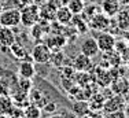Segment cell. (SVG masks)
I'll return each instance as SVG.
<instances>
[{
	"label": "cell",
	"instance_id": "cell-1",
	"mask_svg": "<svg viewBox=\"0 0 129 118\" xmlns=\"http://www.w3.org/2000/svg\"><path fill=\"white\" fill-rule=\"evenodd\" d=\"M40 21V6L39 4H27L21 10V23L25 27H32Z\"/></svg>",
	"mask_w": 129,
	"mask_h": 118
},
{
	"label": "cell",
	"instance_id": "cell-2",
	"mask_svg": "<svg viewBox=\"0 0 129 118\" xmlns=\"http://www.w3.org/2000/svg\"><path fill=\"white\" fill-rule=\"evenodd\" d=\"M21 23V10L8 8L0 12V26L17 27Z\"/></svg>",
	"mask_w": 129,
	"mask_h": 118
},
{
	"label": "cell",
	"instance_id": "cell-3",
	"mask_svg": "<svg viewBox=\"0 0 129 118\" xmlns=\"http://www.w3.org/2000/svg\"><path fill=\"white\" fill-rule=\"evenodd\" d=\"M32 61L36 62V63H40V65H45L50 62V56H51V49L47 44H36L32 49Z\"/></svg>",
	"mask_w": 129,
	"mask_h": 118
},
{
	"label": "cell",
	"instance_id": "cell-4",
	"mask_svg": "<svg viewBox=\"0 0 129 118\" xmlns=\"http://www.w3.org/2000/svg\"><path fill=\"white\" fill-rule=\"evenodd\" d=\"M115 37L110 33H100L99 36L96 37V43H98V47H99V51L103 52H111L113 49L115 48Z\"/></svg>",
	"mask_w": 129,
	"mask_h": 118
},
{
	"label": "cell",
	"instance_id": "cell-5",
	"mask_svg": "<svg viewBox=\"0 0 129 118\" xmlns=\"http://www.w3.org/2000/svg\"><path fill=\"white\" fill-rule=\"evenodd\" d=\"M124 107H125V99L121 95L110 96L103 104V110L106 114L113 113V111H118V110H124Z\"/></svg>",
	"mask_w": 129,
	"mask_h": 118
},
{
	"label": "cell",
	"instance_id": "cell-6",
	"mask_svg": "<svg viewBox=\"0 0 129 118\" xmlns=\"http://www.w3.org/2000/svg\"><path fill=\"white\" fill-rule=\"evenodd\" d=\"M73 67H74L77 71H81V73H85V71H91L93 69V62H92V58L87 56L84 54H80L74 58L73 61Z\"/></svg>",
	"mask_w": 129,
	"mask_h": 118
},
{
	"label": "cell",
	"instance_id": "cell-7",
	"mask_svg": "<svg viewBox=\"0 0 129 118\" xmlns=\"http://www.w3.org/2000/svg\"><path fill=\"white\" fill-rule=\"evenodd\" d=\"M80 51L81 54L87 55L89 58H93L99 54V47H98V43H96V39L93 37H87L84 41L81 43L80 45Z\"/></svg>",
	"mask_w": 129,
	"mask_h": 118
},
{
	"label": "cell",
	"instance_id": "cell-8",
	"mask_svg": "<svg viewBox=\"0 0 129 118\" xmlns=\"http://www.w3.org/2000/svg\"><path fill=\"white\" fill-rule=\"evenodd\" d=\"M15 40H17V37H15L13 27L0 26V45L3 48H8L10 45H13Z\"/></svg>",
	"mask_w": 129,
	"mask_h": 118
},
{
	"label": "cell",
	"instance_id": "cell-9",
	"mask_svg": "<svg viewBox=\"0 0 129 118\" xmlns=\"http://www.w3.org/2000/svg\"><path fill=\"white\" fill-rule=\"evenodd\" d=\"M36 74V69H35V65L33 62L29 61H21L19 62V66H18V76L23 77V78H33Z\"/></svg>",
	"mask_w": 129,
	"mask_h": 118
},
{
	"label": "cell",
	"instance_id": "cell-10",
	"mask_svg": "<svg viewBox=\"0 0 129 118\" xmlns=\"http://www.w3.org/2000/svg\"><path fill=\"white\" fill-rule=\"evenodd\" d=\"M55 18H56L58 23L60 25H69L73 21V12L69 10L67 6H59L56 12H55Z\"/></svg>",
	"mask_w": 129,
	"mask_h": 118
},
{
	"label": "cell",
	"instance_id": "cell-11",
	"mask_svg": "<svg viewBox=\"0 0 129 118\" xmlns=\"http://www.w3.org/2000/svg\"><path fill=\"white\" fill-rule=\"evenodd\" d=\"M119 3L117 0H103L102 2V6H100V10L104 15L107 17H114L119 12Z\"/></svg>",
	"mask_w": 129,
	"mask_h": 118
},
{
	"label": "cell",
	"instance_id": "cell-12",
	"mask_svg": "<svg viewBox=\"0 0 129 118\" xmlns=\"http://www.w3.org/2000/svg\"><path fill=\"white\" fill-rule=\"evenodd\" d=\"M109 17L102 14H95L93 17L91 18V26L96 30H106L109 27Z\"/></svg>",
	"mask_w": 129,
	"mask_h": 118
},
{
	"label": "cell",
	"instance_id": "cell-13",
	"mask_svg": "<svg viewBox=\"0 0 129 118\" xmlns=\"http://www.w3.org/2000/svg\"><path fill=\"white\" fill-rule=\"evenodd\" d=\"M89 110H91V106H89V103L85 102V100H77L72 106L73 114L77 115V117H87V114L89 113Z\"/></svg>",
	"mask_w": 129,
	"mask_h": 118
},
{
	"label": "cell",
	"instance_id": "cell-14",
	"mask_svg": "<svg viewBox=\"0 0 129 118\" xmlns=\"http://www.w3.org/2000/svg\"><path fill=\"white\" fill-rule=\"evenodd\" d=\"M45 44L50 47L51 51H54V49H60L64 44H66V37L62 36V35H52V36L48 37V41L45 43Z\"/></svg>",
	"mask_w": 129,
	"mask_h": 118
},
{
	"label": "cell",
	"instance_id": "cell-15",
	"mask_svg": "<svg viewBox=\"0 0 129 118\" xmlns=\"http://www.w3.org/2000/svg\"><path fill=\"white\" fill-rule=\"evenodd\" d=\"M23 117L25 118H41L43 117V110L35 103H27L23 107Z\"/></svg>",
	"mask_w": 129,
	"mask_h": 118
},
{
	"label": "cell",
	"instance_id": "cell-16",
	"mask_svg": "<svg viewBox=\"0 0 129 118\" xmlns=\"http://www.w3.org/2000/svg\"><path fill=\"white\" fill-rule=\"evenodd\" d=\"M13 107H14V102L10 98V95H0V113L6 114L8 117Z\"/></svg>",
	"mask_w": 129,
	"mask_h": 118
},
{
	"label": "cell",
	"instance_id": "cell-17",
	"mask_svg": "<svg viewBox=\"0 0 129 118\" xmlns=\"http://www.w3.org/2000/svg\"><path fill=\"white\" fill-rule=\"evenodd\" d=\"M66 6L73 12V15H80L82 14V11L85 8V2H82V0H69V3Z\"/></svg>",
	"mask_w": 129,
	"mask_h": 118
},
{
	"label": "cell",
	"instance_id": "cell-18",
	"mask_svg": "<svg viewBox=\"0 0 129 118\" xmlns=\"http://www.w3.org/2000/svg\"><path fill=\"white\" fill-rule=\"evenodd\" d=\"M63 61H64V55H63V52L60 51V49H54V51H51L50 62L55 67H62L63 66Z\"/></svg>",
	"mask_w": 129,
	"mask_h": 118
},
{
	"label": "cell",
	"instance_id": "cell-19",
	"mask_svg": "<svg viewBox=\"0 0 129 118\" xmlns=\"http://www.w3.org/2000/svg\"><path fill=\"white\" fill-rule=\"evenodd\" d=\"M8 48L11 49V54L14 55V58L19 59V61H25L26 51H25V48H23L21 44H17V41H15L14 44H13V45H10Z\"/></svg>",
	"mask_w": 129,
	"mask_h": 118
},
{
	"label": "cell",
	"instance_id": "cell-20",
	"mask_svg": "<svg viewBox=\"0 0 129 118\" xmlns=\"http://www.w3.org/2000/svg\"><path fill=\"white\" fill-rule=\"evenodd\" d=\"M18 89L29 94V91L32 89V78H23V77H19V80H18Z\"/></svg>",
	"mask_w": 129,
	"mask_h": 118
},
{
	"label": "cell",
	"instance_id": "cell-21",
	"mask_svg": "<svg viewBox=\"0 0 129 118\" xmlns=\"http://www.w3.org/2000/svg\"><path fill=\"white\" fill-rule=\"evenodd\" d=\"M43 32H44V27L41 26V23H40V22H37L36 25H33V26L30 27V36H32L33 39H36V40L41 39Z\"/></svg>",
	"mask_w": 129,
	"mask_h": 118
},
{
	"label": "cell",
	"instance_id": "cell-22",
	"mask_svg": "<svg viewBox=\"0 0 129 118\" xmlns=\"http://www.w3.org/2000/svg\"><path fill=\"white\" fill-rule=\"evenodd\" d=\"M10 94H11L10 82L6 78H0V95H10Z\"/></svg>",
	"mask_w": 129,
	"mask_h": 118
},
{
	"label": "cell",
	"instance_id": "cell-23",
	"mask_svg": "<svg viewBox=\"0 0 129 118\" xmlns=\"http://www.w3.org/2000/svg\"><path fill=\"white\" fill-rule=\"evenodd\" d=\"M74 27H76V30H77L78 33H85V32H88V25L84 22V18L74 21Z\"/></svg>",
	"mask_w": 129,
	"mask_h": 118
},
{
	"label": "cell",
	"instance_id": "cell-24",
	"mask_svg": "<svg viewBox=\"0 0 129 118\" xmlns=\"http://www.w3.org/2000/svg\"><path fill=\"white\" fill-rule=\"evenodd\" d=\"M56 107L58 106H56V103H55V102H48V103L45 104L41 110H43V113H45L48 115V114H54L55 111H56Z\"/></svg>",
	"mask_w": 129,
	"mask_h": 118
},
{
	"label": "cell",
	"instance_id": "cell-25",
	"mask_svg": "<svg viewBox=\"0 0 129 118\" xmlns=\"http://www.w3.org/2000/svg\"><path fill=\"white\" fill-rule=\"evenodd\" d=\"M107 118H126L124 110H118V111H113V113L107 114Z\"/></svg>",
	"mask_w": 129,
	"mask_h": 118
},
{
	"label": "cell",
	"instance_id": "cell-26",
	"mask_svg": "<svg viewBox=\"0 0 129 118\" xmlns=\"http://www.w3.org/2000/svg\"><path fill=\"white\" fill-rule=\"evenodd\" d=\"M44 118H69V115L64 113H54V114H48L47 117Z\"/></svg>",
	"mask_w": 129,
	"mask_h": 118
},
{
	"label": "cell",
	"instance_id": "cell-27",
	"mask_svg": "<svg viewBox=\"0 0 129 118\" xmlns=\"http://www.w3.org/2000/svg\"><path fill=\"white\" fill-rule=\"evenodd\" d=\"M121 6H129V0H117Z\"/></svg>",
	"mask_w": 129,
	"mask_h": 118
},
{
	"label": "cell",
	"instance_id": "cell-28",
	"mask_svg": "<svg viewBox=\"0 0 129 118\" xmlns=\"http://www.w3.org/2000/svg\"><path fill=\"white\" fill-rule=\"evenodd\" d=\"M125 40H126V41L129 43V29H128V32L125 33Z\"/></svg>",
	"mask_w": 129,
	"mask_h": 118
},
{
	"label": "cell",
	"instance_id": "cell-29",
	"mask_svg": "<svg viewBox=\"0 0 129 118\" xmlns=\"http://www.w3.org/2000/svg\"><path fill=\"white\" fill-rule=\"evenodd\" d=\"M0 118H8L6 114H3V113H0Z\"/></svg>",
	"mask_w": 129,
	"mask_h": 118
},
{
	"label": "cell",
	"instance_id": "cell-30",
	"mask_svg": "<svg viewBox=\"0 0 129 118\" xmlns=\"http://www.w3.org/2000/svg\"><path fill=\"white\" fill-rule=\"evenodd\" d=\"M74 118H84V117H77V115H74Z\"/></svg>",
	"mask_w": 129,
	"mask_h": 118
},
{
	"label": "cell",
	"instance_id": "cell-31",
	"mask_svg": "<svg viewBox=\"0 0 129 118\" xmlns=\"http://www.w3.org/2000/svg\"><path fill=\"white\" fill-rule=\"evenodd\" d=\"M82 2H85V3H87V2H88V0H82Z\"/></svg>",
	"mask_w": 129,
	"mask_h": 118
},
{
	"label": "cell",
	"instance_id": "cell-32",
	"mask_svg": "<svg viewBox=\"0 0 129 118\" xmlns=\"http://www.w3.org/2000/svg\"><path fill=\"white\" fill-rule=\"evenodd\" d=\"M18 118H25V117H18Z\"/></svg>",
	"mask_w": 129,
	"mask_h": 118
}]
</instances>
